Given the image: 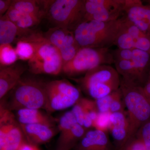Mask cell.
I'll return each instance as SVG.
<instances>
[{"label":"cell","instance_id":"8992f818","mask_svg":"<svg viewBox=\"0 0 150 150\" xmlns=\"http://www.w3.org/2000/svg\"><path fill=\"white\" fill-rule=\"evenodd\" d=\"M85 16V1H48L46 16L56 26L74 30L84 21Z\"/></svg>","mask_w":150,"mask_h":150},{"label":"cell","instance_id":"836d02e7","mask_svg":"<svg viewBox=\"0 0 150 150\" xmlns=\"http://www.w3.org/2000/svg\"><path fill=\"white\" fill-rule=\"evenodd\" d=\"M18 150H40L36 145L30 144L26 141L21 146Z\"/></svg>","mask_w":150,"mask_h":150},{"label":"cell","instance_id":"83f0119b","mask_svg":"<svg viewBox=\"0 0 150 150\" xmlns=\"http://www.w3.org/2000/svg\"><path fill=\"white\" fill-rule=\"evenodd\" d=\"M124 102L120 88L114 92V96L110 103L109 111L111 113L117 112H123Z\"/></svg>","mask_w":150,"mask_h":150},{"label":"cell","instance_id":"3957f363","mask_svg":"<svg viewBox=\"0 0 150 150\" xmlns=\"http://www.w3.org/2000/svg\"><path fill=\"white\" fill-rule=\"evenodd\" d=\"M22 38L32 43L35 49L34 56L28 62L30 72L34 74H47L55 76L62 72L63 63L60 52L48 42L44 35L33 31Z\"/></svg>","mask_w":150,"mask_h":150},{"label":"cell","instance_id":"4dcf8cb0","mask_svg":"<svg viewBox=\"0 0 150 150\" xmlns=\"http://www.w3.org/2000/svg\"><path fill=\"white\" fill-rule=\"evenodd\" d=\"M136 134L144 142L147 150H150V121L144 124Z\"/></svg>","mask_w":150,"mask_h":150},{"label":"cell","instance_id":"2e32d148","mask_svg":"<svg viewBox=\"0 0 150 150\" xmlns=\"http://www.w3.org/2000/svg\"><path fill=\"white\" fill-rule=\"evenodd\" d=\"M32 30L23 29L11 21L5 14L0 19V45L11 44L29 35Z\"/></svg>","mask_w":150,"mask_h":150},{"label":"cell","instance_id":"277c9868","mask_svg":"<svg viewBox=\"0 0 150 150\" xmlns=\"http://www.w3.org/2000/svg\"><path fill=\"white\" fill-rule=\"evenodd\" d=\"M45 83L33 79H22L11 91L8 101L4 104L12 111L23 108L45 109Z\"/></svg>","mask_w":150,"mask_h":150},{"label":"cell","instance_id":"cb8c5ba5","mask_svg":"<svg viewBox=\"0 0 150 150\" xmlns=\"http://www.w3.org/2000/svg\"><path fill=\"white\" fill-rule=\"evenodd\" d=\"M70 31L66 28L55 26L48 30L44 35L48 42L59 50Z\"/></svg>","mask_w":150,"mask_h":150},{"label":"cell","instance_id":"6da1fadb","mask_svg":"<svg viewBox=\"0 0 150 150\" xmlns=\"http://www.w3.org/2000/svg\"><path fill=\"white\" fill-rule=\"evenodd\" d=\"M123 19L107 22H82L74 30L75 39L81 48H108L114 45Z\"/></svg>","mask_w":150,"mask_h":150},{"label":"cell","instance_id":"7402d4cb","mask_svg":"<svg viewBox=\"0 0 150 150\" xmlns=\"http://www.w3.org/2000/svg\"><path fill=\"white\" fill-rule=\"evenodd\" d=\"M132 51L131 61L134 63L137 70L140 85L144 80L145 74L149 64L150 54L139 49H132Z\"/></svg>","mask_w":150,"mask_h":150},{"label":"cell","instance_id":"d4e9b609","mask_svg":"<svg viewBox=\"0 0 150 150\" xmlns=\"http://www.w3.org/2000/svg\"><path fill=\"white\" fill-rule=\"evenodd\" d=\"M18 59L15 48H14L11 44L0 45L1 67L11 66Z\"/></svg>","mask_w":150,"mask_h":150},{"label":"cell","instance_id":"52a82bcc","mask_svg":"<svg viewBox=\"0 0 150 150\" xmlns=\"http://www.w3.org/2000/svg\"><path fill=\"white\" fill-rule=\"evenodd\" d=\"M114 62L108 48H81L70 62L63 66L62 72L69 76L87 73L99 66Z\"/></svg>","mask_w":150,"mask_h":150},{"label":"cell","instance_id":"44dd1931","mask_svg":"<svg viewBox=\"0 0 150 150\" xmlns=\"http://www.w3.org/2000/svg\"><path fill=\"white\" fill-rule=\"evenodd\" d=\"M5 15L11 21L23 29H30L39 24L41 20L37 16L21 12L11 6Z\"/></svg>","mask_w":150,"mask_h":150},{"label":"cell","instance_id":"ffe728a7","mask_svg":"<svg viewBox=\"0 0 150 150\" xmlns=\"http://www.w3.org/2000/svg\"><path fill=\"white\" fill-rule=\"evenodd\" d=\"M86 132L85 128L77 123L65 133L59 135L56 150H71L82 139Z\"/></svg>","mask_w":150,"mask_h":150},{"label":"cell","instance_id":"d6a6232c","mask_svg":"<svg viewBox=\"0 0 150 150\" xmlns=\"http://www.w3.org/2000/svg\"><path fill=\"white\" fill-rule=\"evenodd\" d=\"M13 1L11 0H0V15L3 16L6 14L11 6Z\"/></svg>","mask_w":150,"mask_h":150},{"label":"cell","instance_id":"8fae6325","mask_svg":"<svg viewBox=\"0 0 150 150\" xmlns=\"http://www.w3.org/2000/svg\"><path fill=\"white\" fill-rule=\"evenodd\" d=\"M114 45L119 49H139L150 54V35L142 32L126 17L123 18Z\"/></svg>","mask_w":150,"mask_h":150},{"label":"cell","instance_id":"e0dca14e","mask_svg":"<svg viewBox=\"0 0 150 150\" xmlns=\"http://www.w3.org/2000/svg\"><path fill=\"white\" fill-rule=\"evenodd\" d=\"M110 144L105 132L94 129L86 132L77 150H110Z\"/></svg>","mask_w":150,"mask_h":150},{"label":"cell","instance_id":"5b68a950","mask_svg":"<svg viewBox=\"0 0 150 150\" xmlns=\"http://www.w3.org/2000/svg\"><path fill=\"white\" fill-rule=\"evenodd\" d=\"M121 81L116 69L103 65L86 73L80 79V83L92 98L99 99L120 88Z\"/></svg>","mask_w":150,"mask_h":150},{"label":"cell","instance_id":"ba28073f","mask_svg":"<svg viewBox=\"0 0 150 150\" xmlns=\"http://www.w3.org/2000/svg\"><path fill=\"white\" fill-rule=\"evenodd\" d=\"M45 91L48 113L72 107L81 98L79 90L65 79L46 83Z\"/></svg>","mask_w":150,"mask_h":150},{"label":"cell","instance_id":"603a6c76","mask_svg":"<svg viewBox=\"0 0 150 150\" xmlns=\"http://www.w3.org/2000/svg\"><path fill=\"white\" fill-rule=\"evenodd\" d=\"M115 69L126 80L140 85L139 77L134 63L129 60L115 59Z\"/></svg>","mask_w":150,"mask_h":150},{"label":"cell","instance_id":"4316f807","mask_svg":"<svg viewBox=\"0 0 150 150\" xmlns=\"http://www.w3.org/2000/svg\"><path fill=\"white\" fill-rule=\"evenodd\" d=\"M118 150H147L144 144L137 134L131 137Z\"/></svg>","mask_w":150,"mask_h":150},{"label":"cell","instance_id":"ac0fdd59","mask_svg":"<svg viewBox=\"0 0 150 150\" xmlns=\"http://www.w3.org/2000/svg\"><path fill=\"white\" fill-rule=\"evenodd\" d=\"M16 118L20 124H43L56 126V119L39 109L23 108L16 110Z\"/></svg>","mask_w":150,"mask_h":150},{"label":"cell","instance_id":"7c38bea8","mask_svg":"<svg viewBox=\"0 0 150 150\" xmlns=\"http://www.w3.org/2000/svg\"><path fill=\"white\" fill-rule=\"evenodd\" d=\"M126 17L142 32L150 35V5L139 0H128Z\"/></svg>","mask_w":150,"mask_h":150},{"label":"cell","instance_id":"1f68e13d","mask_svg":"<svg viewBox=\"0 0 150 150\" xmlns=\"http://www.w3.org/2000/svg\"><path fill=\"white\" fill-rule=\"evenodd\" d=\"M74 114L78 123L83 126L84 118V109L83 105L81 98L77 102L72 106L71 110Z\"/></svg>","mask_w":150,"mask_h":150},{"label":"cell","instance_id":"f1b7e54d","mask_svg":"<svg viewBox=\"0 0 150 150\" xmlns=\"http://www.w3.org/2000/svg\"><path fill=\"white\" fill-rule=\"evenodd\" d=\"M110 112L101 113L99 112L96 121L93 123V127L97 130L104 131L109 129L110 126Z\"/></svg>","mask_w":150,"mask_h":150},{"label":"cell","instance_id":"9a60e30c","mask_svg":"<svg viewBox=\"0 0 150 150\" xmlns=\"http://www.w3.org/2000/svg\"><path fill=\"white\" fill-rule=\"evenodd\" d=\"M109 129L118 148L129 140V123L124 112L110 113Z\"/></svg>","mask_w":150,"mask_h":150},{"label":"cell","instance_id":"5bb4252c","mask_svg":"<svg viewBox=\"0 0 150 150\" xmlns=\"http://www.w3.org/2000/svg\"><path fill=\"white\" fill-rule=\"evenodd\" d=\"M25 68L19 65L1 67L0 69V98L2 99L11 91L21 79Z\"/></svg>","mask_w":150,"mask_h":150},{"label":"cell","instance_id":"30bf717a","mask_svg":"<svg viewBox=\"0 0 150 150\" xmlns=\"http://www.w3.org/2000/svg\"><path fill=\"white\" fill-rule=\"evenodd\" d=\"M128 0L85 1L84 21L107 22L116 20L126 11Z\"/></svg>","mask_w":150,"mask_h":150},{"label":"cell","instance_id":"7a4b0ae2","mask_svg":"<svg viewBox=\"0 0 150 150\" xmlns=\"http://www.w3.org/2000/svg\"><path fill=\"white\" fill-rule=\"evenodd\" d=\"M120 88L127 110L130 139L150 118V102L139 85L122 79Z\"/></svg>","mask_w":150,"mask_h":150},{"label":"cell","instance_id":"f546056e","mask_svg":"<svg viewBox=\"0 0 150 150\" xmlns=\"http://www.w3.org/2000/svg\"><path fill=\"white\" fill-rule=\"evenodd\" d=\"M114 92L106 96L95 100L97 107L99 112L105 113L110 112V105L114 96Z\"/></svg>","mask_w":150,"mask_h":150},{"label":"cell","instance_id":"4fadbf2b","mask_svg":"<svg viewBox=\"0 0 150 150\" xmlns=\"http://www.w3.org/2000/svg\"><path fill=\"white\" fill-rule=\"evenodd\" d=\"M20 126L26 141L36 146L48 143L59 132L56 126L43 124H20Z\"/></svg>","mask_w":150,"mask_h":150},{"label":"cell","instance_id":"9c48e42d","mask_svg":"<svg viewBox=\"0 0 150 150\" xmlns=\"http://www.w3.org/2000/svg\"><path fill=\"white\" fill-rule=\"evenodd\" d=\"M0 108V150H18L27 141L21 126L3 103Z\"/></svg>","mask_w":150,"mask_h":150},{"label":"cell","instance_id":"e575fe53","mask_svg":"<svg viewBox=\"0 0 150 150\" xmlns=\"http://www.w3.org/2000/svg\"></svg>","mask_w":150,"mask_h":150},{"label":"cell","instance_id":"d6986e66","mask_svg":"<svg viewBox=\"0 0 150 150\" xmlns=\"http://www.w3.org/2000/svg\"><path fill=\"white\" fill-rule=\"evenodd\" d=\"M48 1L14 0L11 6L24 13L42 19L46 16Z\"/></svg>","mask_w":150,"mask_h":150},{"label":"cell","instance_id":"484cf974","mask_svg":"<svg viewBox=\"0 0 150 150\" xmlns=\"http://www.w3.org/2000/svg\"><path fill=\"white\" fill-rule=\"evenodd\" d=\"M15 50L18 59L29 61L35 53V49L32 43L22 38L17 41Z\"/></svg>","mask_w":150,"mask_h":150}]
</instances>
